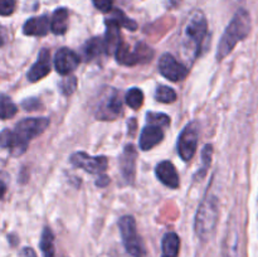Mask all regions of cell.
<instances>
[{"instance_id":"obj_16","label":"cell","mask_w":258,"mask_h":257,"mask_svg":"<svg viewBox=\"0 0 258 257\" xmlns=\"http://www.w3.org/2000/svg\"><path fill=\"white\" fill-rule=\"evenodd\" d=\"M136 158H138V153H136L135 148L133 145L126 146L122 156H121V169H122V174L125 179L130 183L135 178Z\"/></svg>"},{"instance_id":"obj_19","label":"cell","mask_w":258,"mask_h":257,"mask_svg":"<svg viewBox=\"0 0 258 257\" xmlns=\"http://www.w3.org/2000/svg\"><path fill=\"white\" fill-rule=\"evenodd\" d=\"M180 239L178 234L174 232H169L164 236L161 242V257H178Z\"/></svg>"},{"instance_id":"obj_31","label":"cell","mask_w":258,"mask_h":257,"mask_svg":"<svg viewBox=\"0 0 258 257\" xmlns=\"http://www.w3.org/2000/svg\"><path fill=\"white\" fill-rule=\"evenodd\" d=\"M15 9V0H0V15L13 14Z\"/></svg>"},{"instance_id":"obj_32","label":"cell","mask_w":258,"mask_h":257,"mask_svg":"<svg viewBox=\"0 0 258 257\" xmlns=\"http://www.w3.org/2000/svg\"><path fill=\"white\" fill-rule=\"evenodd\" d=\"M92 2H93V5H95L100 12L108 13L112 10L113 0H92Z\"/></svg>"},{"instance_id":"obj_8","label":"cell","mask_w":258,"mask_h":257,"mask_svg":"<svg viewBox=\"0 0 258 257\" xmlns=\"http://www.w3.org/2000/svg\"><path fill=\"white\" fill-rule=\"evenodd\" d=\"M198 125L190 122L185 126L178 139V153L184 161H189L194 156L198 145Z\"/></svg>"},{"instance_id":"obj_6","label":"cell","mask_w":258,"mask_h":257,"mask_svg":"<svg viewBox=\"0 0 258 257\" xmlns=\"http://www.w3.org/2000/svg\"><path fill=\"white\" fill-rule=\"evenodd\" d=\"M49 125V120L45 117H32L24 118L20 121L15 127L14 133L17 135L18 140L28 148V144L35 136L40 135Z\"/></svg>"},{"instance_id":"obj_21","label":"cell","mask_w":258,"mask_h":257,"mask_svg":"<svg viewBox=\"0 0 258 257\" xmlns=\"http://www.w3.org/2000/svg\"><path fill=\"white\" fill-rule=\"evenodd\" d=\"M222 257H239L238 252V232L236 228H229L223 243Z\"/></svg>"},{"instance_id":"obj_34","label":"cell","mask_w":258,"mask_h":257,"mask_svg":"<svg viewBox=\"0 0 258 257\" xmlns=\"http://www.w3.org/2000/svg\"><path fill=\"white\" fill-rule=\"evenodd\" d=\"M5 189H7L5 188V184L3 181H0V198L5 194Z\"/></svg>"},{"instance_id":"obj_7","label":"cell","mask_w":258,"mask_h":257,"mask_svg":"<svg viewBox=\"0 0 258 257\" xmlns=\"http://www.w3.org/2000/svg\"><path fill=\"white\" fill-rule=\"evenodd\" d=\"M115 53L117 62L123 66H134L141 62H146V60H150L154 54L150 47L145 45L144 43H139L134 50H131L127 44L121 43Z\"/></svg>"},{"instance_id":"obj_3","label":"cell","mask_w":258,"mask_h":257,"mask_svg":"<svg viewBox=\"0 0 258 257\" xmlns=\"http://www.w3.org/2000/svg\"><path fill=\"white\" fill-rule=\"evenodd\" d=\"M218 218V201L216 197L208 196L199 206L194 222L196 233L202 241H207L216 228Z\"/></svg>"},{"instance_id":"obj_23","label":"cell","mask_w":258,"mask_h":257,"mask_svg":"<svg viewBox=\"0 0 258 257\" xmlns=\"http://www.w3.org/2000/svg\"><path fill=\"white\" fill-rule=\"evenodd\" d=\"M105 52V45H103V39L101 38H92L88 42H86L85 47H83V53H85L87 59H92V58L97 57L101 53Z\"/></svg>"},{"instance_id":"obj_2","label":"cell","mask_w":258,"mask_h":257,"mask_svg":"<svg viewBox=\"0 0 258 257\" xmlns=\"http://www.w3.org/2000/svg\"><path fill=\"white\" fill-rule=\"evenodd\" d=\"M207 35V19L202 12L190 15L183 32L181 47L185 50L186 57L194 59L201 53L202 43Z\"/></svg>"},{"instance_id":"obj_28","label":"cell","mask_w":258,"mask_h":257,"mask_svg":"<svg viewBox=\"0 0 258 257\" xmlns=\"http://www.w3.org/2000/svg\"><path fill=\"white\" fill-rule=\"evenodd\" d=\"M146 117H148V122L150 123V125L159 126V127L161 128L168 126L169 122H170V118H169V116H166L165 113L149 112L148 115H146Z\"/></svg>"},{"instance_id":"obj_13","label":"cell","mask_w":258,"mask_h":257,"mask_svg":"<svg viewBox=\"0 0 258 257\" xmlns=\"http://www.w3.org/2000/svg\"><path fill=\"white\" fill-rule=\"evenodd\" d=\"M50 71V58L48 49H42L38 55V60L32 66L28 72V78L30 82H37L49 73Z\"/></svg>"},{"instance_id":"obj_15","label":"cell","mask_w":258,"mask_h":257,"mask_svg":"<svg viewBox=\"0 0 258 257\" xmlns=\"http://www.w3.org/2000/svg\"><path fill=\"white\" fill-rule=\"evenodd\" d=\"M50 28L49 18L47 15L42 17L30 18L29 20L24 23L23 25V33L25 35H37V37H43L48 33Z\"/></svg>"},{"instance_id":"obj_33","label":"cell","mask_w":258,"mask_h":257,"mask_svg":"<svg viewBox=\"0 0 258 257\" xmlns=\"http://www.w3.org/2000/svg\"><path fill=\"white\" fill-rule=\"evenodd\" d=\"M20 257H37L34 249L30 248V247H24V248L20 251Z\"/></svg>"},{"instance_id":"obj_30","label":"cell","mask_w":258,"mask_h":257,"mask_svg":"<svg viewBox=\"0 0 258 257\" xmlns=\"http://www.w3.org/2000/svg\"><path fill=\"white\" fill-rule=\"evenodd\" d=\"M212 154H213V149H212V145L204 146L203 151H202V161H203V166H202V170H203V174H206V171L208 170L209 165H211Z\"/></svg>"},{"instance_id":"obj_29","label":"cell","mask_w":258,"mask_h":257,"mask_svg":"<svg viewBox=\"0 0 258 257\" xmlns=\"http://www.w3.org/2000/svg\"><path fill=\"white\" fill-rule=\"evenodd\" d=\"M76 86H77V81H76V77H73V76H70V77L62 81V83H60V91L63 92V95H71V93L75 91Z\"/></svg>"},{"instance_id":"obj_17","label":"cell","mask_w":258,"mask_h":257,"mask_svg":"<svg viewBox=\"0 0 258 257\" xmlns=\"http://www.w3.org/2000/svg\"><path fill=\"white\" fill-rule=\"evenodd\" d=\"M107 30H106L105 39H103V45H105L106 53H115L116 49L120 47L121 42V34H120V27L113 23L105 22Z\"/></svg>"},{"instance_id":"obj_9","label":"cell","mask_w":258,"mask_h":257,"mask_svg":"<svg viewBox=\"0 0 258 257\" xmlns=\"http://www.w3.org/2000/svg\"><path fill=\"white\" fill-rule=\"evenodd\" d=\"M71 163L91 174H101L107 169L108 161L106 156H91L86 153H75L71 156Z\"/></svg>"},{"instance_id":"obj_22","label":"cell","mask_w":258,"mask_h":257,"mask_svg":"<svg viewBox=\"0 0 258 257\" xmlns=\"http://www.w3.org/2000/svg\"><path fill=\"white\" fill-rule=\"evenodd\" d=\"M40 249L44 257H54L55 249H54V236H53L50 228L45 227L43 229L42 237H40Z\"/></svg>"},{"instance_id":"obj_12","label":"cell","mask_w":258,"mask_h":257,"mask_svg":"<svg viewBox=\"0 0 258 257\" xmlns=\"http://www.w3.org/2000/svg\"><path fill=\"white\" fill-rule=\"evenodd\" d=\"M156 176L164 185L171 189H176L179 186V175L176 169L170 161H161L156 165Z\"/></svg>"},{"instance_id":"obj_24","label":"cell","mask_w":258,"mask_h":257,"mask_svg":"<svg viewBox=\"0 0 258 257\" xmlns=\"http://www.w3.org/2000/svg\"><path fill=\"white\" fill-rule=\"evenodd\" d=\"M105 22L113 23V24L118 25V27H125V28H127V29H130V30H135L136 28H138V24H136V22L128 19V18L126 17V15L118 9L112 10V12H111V15L107 18V19L105 20Z\"/></svg>"},{"instance_id":"obj_11","label":"cell","mask_w":258,"mask_h":257,"mask_svg":"<svg viewBox=\"0 0 258 257\" xmlns=\"http://www.w3.org/2000/svg\"><path fill=\"white\" fill-rule=\"evenodd\" d=\"M78 65H80V57L70 48H60L55 53L54 66L59 75H70L77 68Z\"/></svg>"},{"instance_id":"obj_25","label":"cell","mask_w":258,"mask_h":257,"mask_svg":"<svg viewBox=\"0 0 258 257\" xmlns=\"http://www.w3.org/2000/svg\"><path fill=\"white\" fill-rule=\"evenodd\" d=\"M17 106L8 96L0 95V118L2 120L13 117L17 113Z\"/></svg>"},{"instance_id":"obj_4","label":"cell","mask_w":258,"mask_h":257,"mask_svg":"<svg viewBox=\"0 0 258 257\" xmlns=\"http://www.w3.org/2000/svg\"><path fill=\"white\" fill-rule=\"evenodd\" d=\"M123 246L128 254L133 257H146V249L141 237L136 229V222L134 217L125 216L118 222Z\"/></svg>"},{"instance_id":"obj_14","label":"cell","mask_w":258,"mask_h":257,"mask_svg":"<svg viewBox=\"0 0 258 257\" xmlns=\"http://www.w3.org/2000/svg\"><path fill=\"white\" fill-rule=\"evenodd\" d=\"M164 138L163 128L155 125L145 126L140 135V148L143 150H150L154 146L158 145Z\"/></svg>"},{"instance_id":"obj_5","label":"cell","mask_w":258,"mask_h":257,"mask_svg":"<svg viewBox=\"0 0 258 257\" xmlns=\"http://www.w3.org/2000/svg\"><path fill=\"white\" fill-rule=\"evenodd\" d=\"M120 93L115 88H108L102 93L96 108V117L100 120H113L121 113Z\"/></svg>"},{"instance_id":"obj_18","label":"cell","mask_w":258,"mask_h":257,"mask_svg":"<svg viewBox=\"0 0 258 257\" xmlns=\"http://www.w3.org/2000/svg\"><path fill=\"white\" fill-rule=\"evenodd\" d=\"M0 146L5 149H9L14 155H20L27 150L24 145L18 140L17 135L12 130H3L0 133Z\"/></svg>"},{"instance_id":"obj_10","label":"cell","mask_w":258,"mask_h":257,"mask_svg":"<svg viewBox=\"0 0 258 257\" xmlns=\"http://www.w3.org/2000/svg\"><path fill=\"white\" fill-rule=\"evenodd\" d=\"M159 71L168 80L178 82L183 81L188 75V68L175 59L171 54L165 53L159 59Z\"/></svg>"},{"instance_id":"obj_27","label":"cell","mask_w":258,"mask_h":257,"mask_svg":"<svg viewBox=\"0 0 258 257\" xmlns=\"http://www.w3.org/2000/svg\"><path fill=\"white\" fill-rule=\"evenodd\" d=\"M144 102V93L143 91L139 88H131L127 93H126V103L130 106L134 110H138L143 106Z\"/></svg>"},{"instance_id":"obj_35","label":"cell","mask_w":258,"mask_h":257,"mask_svg":"<svg viewBox=\"0 0 258 257\" xmlns=\"http://www.w3.org/2000/svg\"><path fill=\"white\" fill-rule=\"evenodd\" d=\"M3 43H4V38H3L2 33H0V47H2V45H3Z\"/></svg>"},{"instance_id":"obj_26","label":"cell","mask_w":258,"mask_h":257,"mask_svg":"<svg viewBox=\"0 0 258 257\" xmlns=\"http://www.w3.org/2000/svg\"><path fill=\"white\" fill-rule=\"evenodd\" d=\"M155 98L159 102L163 103H170L176 100V93L175 91L168 86H159L155 91Z\"/></svg>"},{"instance_id":"obj_20","label":"cell","mask_w":258,"mask_h":257,"mask_svg":"<svg viewBox=\"0 0 258 257\" xmlns=\"http://www.w3.org/2000/svg\"><path fill=\"white\" fill-rule=\"evenodd\" d=\"M68 28V10L66 8H59L53 13L52 20H50V30L54 34H64Z\"/></svg>"},{"instance_id":"obj_1","label":"cell","mask_w":258,"mask_h":257,"mask_svg":"<svg viewBox=\"0 0 258 257\" xmlns=\"http://www.w3.org/2000/svg\"><path fill=\"white\" fill-rule=\"evenodd\" d=\"M249 30H251V18H249L248 12L244 9H239L234 14L233 19L227 27L224 34L222 35V39L218 44V50H217V59L222 60L223 58H226L233 50L237 43L248 35Z\"/></svg>"}]
</instances>
